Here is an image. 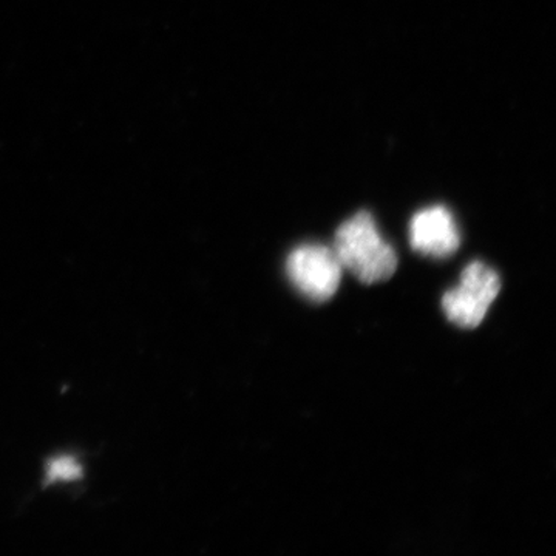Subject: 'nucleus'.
<instances>
[{"instance_id":"f257e3e1","label":"nucleus","mask_w":556,"mask_h":556,"mask_svg":"<svg viewBox=\"0 0 556 556\" xmlns=\"http://www.w3.org/2000/svg\"><path fill=\"white\" fill-rule=\"evenodd\" d=\"M332 251L342 268L365 285L390 280L397 269L396 252L382 239L375 217L367 211L357 212L339 226Z\"/></svg>"},{"instance_id":"f03ea898","label":"nucleus","mask_w":556,"mask_h":556,"mask_svg":"<svg viewBox=\"0 0 556 556\" xmlns=\"http://www.w3.org/2000/svg\"><path fill=\"white\" fill-rule=\"evenodd\" d=\"M500 291L501 278L496 270L482 262H473L463 270L459 287L445 292L442 308L457 327L478 328Z\"/></svg>"},{"instance_id":"7ed1b4c3","label":"nucleus","mask_w":556,"mask_h":556,"mask_svg":"<svg viewBox=\"0 0 556 556\" xmlns=\"http://www.w3.org/2000/svg\"><path fill=\"white\" fill-rule=\"evenodd\" d=\"M342 265L334 251L324 244H302L287 260L289 280L314 302H327L334 298L342 281Z\"/></svg>"},{"instance_id":"20e7f679","label":"nucleus","mask_w":556,"mask_h":556,"mask_svg":"<svg viewBox=\"0 0 556 556\" xmlns=\"http://www.w3.org/2000/svg\"><path fill=\"white\" fill-rule=\"evenodd\" d=\"M409 243L419 254L447 258L459 249L460 233L452 212L431 206L417 212L409 223Z\"/></svg>"},{"instance_id":"39448f33","label":"nucleus","mask_w":556,"mask_h":556,"mask_svg":"<svg viewBox=\"0 0 556 556\" xmlns=\"http://www.w3.org/2000/svg\"><path fill=\"white\" fill-rule=\"evenodd\" d=\"M83 466L73 456H58L49 460L46 468L47 484L75 482L83 478Z\"/></svg>"}]
</instances>
